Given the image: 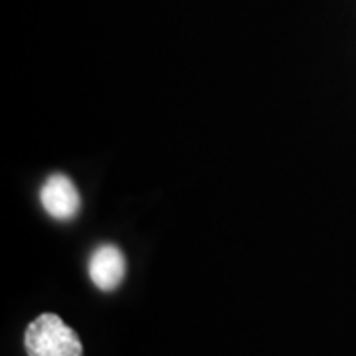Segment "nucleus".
I'll return each mask as SVG.
<instances>
[{"mask_svg":"<svg viewBox=\"0 0 356 356\" xmlns=\"http://www.w3.org/2000/svg\"><path fill=\"white\" fill-rule=\"evenodd\" d=\"M89 280L97 289L111 293L121 287L127 273V261L123 252L113 243H102L89 257Z\"/></svg>","mask_w":356,"mask_h":356,"instance_id":"obj_3","label":"nucleus"},{"mask_svg":"<svg viewBox=\"0 0 356 356\" xmlns=\"http://www.w3.org/2000/svg\"><path fill=\"white\" fill-rule=\"evenodd\" d=\"M28 356H83L77 332L54 313H42L24 332Z\"/></svg>","mask_w":356,"mask_h":356,"instance_id":"obj_1","label":"nucleus"},{"mask_svg":"<svg viewBox=\"0 0 356 356\" xmlns=\"http://www.w3.org/2000/svg\"><path fill=\"white\" fill-rule=\"evenodd\" d=\"M40 202L58 222H70L79 214L81 196L74 180L65 175H51L40 188Z\"/></svg>","mask_w":356,"mask_h":356,"instance_id":"obj_2","label":"nucleus"}]
</instances>
